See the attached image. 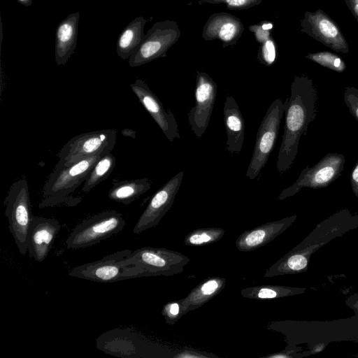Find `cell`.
Here are the masks:
<instances>
[{
  "instance_id": "obj_28",
  "label": "cell",
  "mask_w": 358,
  "mask_h": 358,
  "mask_svg": "<svg viewBox=\"0 0 358 358\" xmlns=\"http://www.w3.org/2000/svg\"><path fill=\"white\" fill-rule=\"evenodd\" d=\"M257 59L260 63L267 66H271L275 62L276 45L272 36L261 44Z\"/></svg>"
},
{
  "instance_id": "obj_24",
  "label": "cell",
  "mask_w": 358,
  "mask_h": 358,
  "mask_svg": "<svg viewBox=\"0 0 358 358\" xmlns=\"http://www.w3.org/2000/svg\"><path fill=\"white\" fill-rule=\"evenodd\" d=\"M225 231L220 227L199 228L189 232L184 239L187 246H205L220 240Z\"/></svg>"
},
{
  "instance_id": "obj_5",
  "label": "cell",
  "mask_w": 358,
  "mask_h": 358,
  "mask_svg": "<svg viewBox=\"0 0 358 358\" xmlns=\"http://www.w3.org/2000/svg\"><path fill=\"white\" fill-rule=\"evenodd\" d=\"M5 215L9 231L21 255L27 252V238L32 219L28 182L25 179L14 182L4 201Z\"/></svg>"
},
{
  "instance_id": "obj_18",
  "label": "cell",
  "mask_w": 358,
  "mask_h": 358,
  "mask_svg": "<svg viewBox=\"0 0 358 358\" xmlns=\"http://www.w3.org/2000/svg\"><path fill=\"white\" fill-rule=\"evenodd\" d=\"M294 217L263 224L243 232L236 241L240 252H250L264 246L280 235L292 222Z\"/></svg>"
},
{
  "instance_id": "obj_12",
  "label": "cell",
  "mask_w": 358,
  "mask_h": 358,
  "mask_svg": "<svg viewBox=\"0 0 358 358\" xmlns=\"http://www.w3.org/2000/svg\"><path fill=\"white\" fill-rule=\"evenodd\" d=\"M301 31L331 50L348 53L349 46L337 23L321 9L306 11L301 20Z\"/></svg>"
},
{
  "instance_id": "obj_6",
  "label": "cell",
  "mask_w": 358,
  "mask_h": 358,
  "mask_svg": "<svg viewBox=\"0 0 358 358\" xmlns=\"http://www.w3.org/2000/svg\"><path fill=\"white\" fill-rule=\"evenodd\" d=\"M125 226L122 215L106 210L80 222L66 238L68 249L90 247L121 231Z\"/></svg>"
},
{
  "instance_id": "obj_10",
  "label": "cell",
  "mask_w": 358,
  "mask_h": 358,
  "mask_svg": "<svg viewBox=\"0 0 358 358\" xmlns=\"http://www.w3.org/2000/svg\"><path fill=\"white\" fill-rule=\"evenodd\" d=\"M116 139V131L113 129L83 133L71 138L57 156L66 164L96 155L103 156L113 150Z\"/></svg>"
},
{
  "instance_id": "obj_31",
  "label": "cell",
  "mask_w": 358,
  "mask_h": 358,
  "mask_svg": "<svg viewBox=\"0 0 358 358\" xmlns=\"http://www.w3.org/2000/svg\"><path fill=\"white\" fill-rule=\"evenodd\" d=\"M343 98L350 114L358 121V90L355 87H346Z\"/></svg>"
},
{
  "instance_id": "obj_22",
  "label": "cell",
  "mask_w": 358,
  "mask_h": 358,
  "mask_svg": "<svg viewBox=\"0 0 358 358\" xmlns=\"http://www.w3.org/2000/svg\"><path fill=\"white\" fill-rule=\"evenodd\" d=\"M150 187L151 182L147 178L119 181L113 183L108 196L110 200L128 205L138 199Z\"/></svg>"
},
{
  "instance_id": "obj_32",
  "label": "cell",
  "mask_w": 358,
  "mask_h": 358,
  "mask_svg": "<svg viewBox=\"0 0 358 358\" xmlns=\"http://www.w3.org/2000/svg\"><path fill=\"white\" fill-rule=\"evenodd\" d=\"M211 355L194 350L186 349L173 356L174 358H206Z\"/></svg>"
},
{
  "instance_id": "obj_15",
  "label": "cell",
  "mask_w": 358,
  "mask_h": 358,
  "mask_svg": "<svg viewBox=\"0 0 358 358\" xmlns=\"http://www.w3.org/2000/svg\"><path fill=\"white\" fill-rule=\"evenodd\" d=\"M60 229L59 222L55 218L33 216L27 238L29 257L38 262H43Z\"/></svg>"
},
{
  "instance_id": "obj_34",
  "label": "cell",
  "mask_w": 358,
  "mask_h": 358,
  "mask_svg": "<svg viewBox=\"0 0 358 358\" xmlns=\"http://www.w3.org/2000/svg\"><path fill=\"white\" fill-rule=\"evenodd\" d=\"M347 7L358 22V0H344Z\"/></svg>"
},
{
  "instance_id": "obj_36",
  "label": "cell",
  "mask_w": 358,
  "mask_h": 358,
  "mask_svg": "<svg viewBox=\"0 0 358 358\" xmlns=\"http://www.w3.org/2000/svg\"><path fill=\"white\" fill-rule=\"evenodd\" d=\"M20 4L24 6H30L32 3L33 0H17Z\"/></svg>"
},
{
  "instance_id": "obj_21",
  "label": "cell",
  "mask_w": 358,
  "mask_h": 358,
  "mask_svg": "<svg viewBox=\"0 0 358 358\" xmlns=\"http://www.w3.org/2000/svg\"><path fill=\"white\" fill-rule=\"evenodd\" d=\"M146 22L143 16L136 17L121 31L117 41L116 51L122 59H129L142 42L145 35L144 28Z\"/></svg>"
},
{
  "instance_id": "obj_27",
  "label": "cell",
  "mask_w": 358,
  "mask_h": 358,
  "mask_svg": "<svg viewBox=\"0 0 358 358\" xmlns=\"http://www.w3.org/2000/svg\"><path fill=\"white\" fill-rule=\"evenodd\" d=\"M162 315L166 324L173 325L184 315L182 300L169 301L162 308Z\"/></svg>"
},
{
  "instance_id": "obj_25",
  "label": "cell",
  "mask_w": 358,
  "mask_h": 358,
  "mask_svg": "<svg viewBox=\"0 0 358 358\" xmlns=\"http://www.w3.org/2000/svg\"><path fill=\"white\" fill-rule=\"evenodd\" d=\"M291 289L278 285H258L241 290L243 297L251 299H272L289 294Z\"/></svg>"
},
{
  "instance_id": "obj_17",
  "label": "cell",
  "mask_w": 358,
  "mask_h": 358,
  "mask_svg": "<svg viewBox=\"0 0 358 358\" xmlns=\"http://www.w3.org/2000/svg\"><path fill=\"white\" fill-rule=\"evenodd\" d=\"M223 120L226 130L225 150L231 155L239 154L245 138V121L235 99L227 95L223 108Z\"/></svg>"
},
{
  "instance_id": "obj_19",
  "label": "cell",
  "mask_w": 358,
  "mask_h": 358,
  "mask_svg": "<svg viewBox=\"0 0 358 358\" xmlns=\"http://www.w3.org/2000/svg\"><path fill=\"white\" fill-rule=\"evenodd\" d=\"M79 11L62 20L55 31V58L57 65H64L74 53L77 45Z\"/></svg>"
},
{
  "instance_id": "obj_20",
  "label": "cell",
  "mask_w": 358,
  "mask_h": 358,
  "mask_svg": "<svg viewBox=\"0 0 358 358\" xmlns=\"http://www.w3.org/2000/svg\"><path fill=\"white\" fill-rule=\"evenodd\" d=\"M226 284V278L217 276L203 280L181 299L183 314L185 315L208 302L224 289Z\"/></svg>"
},
{
  "instance_id": "obj_16",
  "label": "cell",
  "mask_w": 358,
  "mask_h": 358,
  "mask_svg": "<svg viewBox=\"0 0 358 358\" xmlns=\"http://www.w3.org/2000/svg\"><path fill=\"white\" fill-rule=\"evenodd\" d=\"M243 31L244 26L238 17L228 13H216L204 24L202 37L206 41L219 40L223 47H228L237 43Z\"/></svg>"
},
{
  "instance_id": "obj_30",
  "label": "cell",
  "mask_w": 358,
  "mask_h": 358,
  "mask_svg": "<svg viewBox=\"0 0 358 358\" xmlns=\"http://www.w3.org/2000/svg\"><path fill=\"white\" fill-rule=\"evenodd\" d=\"M272 29L273 23L266 21L249 27V30L254 34L256 41L260 44L264 43L271 36V31Z\"/></svg>"
},
{
  "instance_id": "obj_3",
  "label": "cell",
  "mask_w": 358,
  "mask_h": 358,
  "mask_svg": "<svg viewBox=\"0 0 358 358\" xmlns=\"http://www.w3.org/2000/svg\"><path fill=\"white\" fill-rule=\"evenodd\" d=\"M131 252L123 250L97 261L76 266L69 271V275L99 282H113L143 277V271L128 259Z\"/></svg>"
},
{
  "instance_id": "obj_33",
  "label": "cell",
  "mask_w": 358,
  "mask_h": 358,
  "mask_svg": "<svg viewBox=\"0 0 358 358\" xmlns=\"http://www.w3.org/2000/svg\"><path fill=\"white\" fill-rule=\"evenodd\" d=\"M350 181L352 189L358 198V160L352 170Z\"/></svg>"
},
{
  "instance_id": "obj_29",
  "label": "cell",
  "mask_w": 358,
  "mask_h": 358,
  "mask_svg": "<svg viewBox=\"0 0 358 358\" xmlns=\"http://www.w3.org/2000/svg\"><path fill=\"white\" fill-rule=\"evenodd\" d=\"M262 0H203L208 3H222L230 10L248 9L262 3Z\"/></svg>"
},
{
  "instance_id": "obj_9",
  "label": "cell",
  "mask_w": 358,
  "mask_h": 358,
  "mask_svg": "<svg viewBox=\"0 0 358 358\" xmlns=\"http://www.w3.org/2000/svg\"><path fill=\"white\" fill-rule=\"evenodd\" d=\"M345 162V158L343 154H327L313 166H306L296 180L281 192L278 199L282 200L292 196L304 187L317 189L329 186L341 175Z\"/></svg>"
},
{
  "instance_id": "obj_4",
  "label": "cell",
  "mask_w": 358,
  "mask_h": 358,
  "mask_svg": "<svg viewBox=\"0 0 358 358\" xmlns=\"http://www.w3.org/2000/svg\"><path fill=\"white\" fill-rule=\"evenodd\" d=\"M285 103L276 99L268 108L257 130L252 155L245 176L255 180L266 166L276 140L282 116Z\"/></svg>"
},
{
  "instance_id": "obj_35",
  "label": "cell",
  "mask_w": 358,
  "mask_h": 358,
  "mask_svg": "<svg viewBox=\"0 0 358 358\" xmlns=\"http://www.w3.org/2000/svg\"><path fill=\"white\" fill-rule=\"evenodd\" d=\"M122 134L125 136H129L132 138H136V131L131 129H125L122 131Z\"/></svg>"
},
{
  "instance_id": "obj_7",
  "label": "cell",
  "mask_w": 358,
  "mask_h": 358,
  "mask_svg": "<svg viewBox=\"0 0 358 358\" xmlns=\"http://www.w3.org/2000/svg\"><path fill=\"white\" fill-rule=\"evenodd\" d=\"M128 259L143 271V277L180 274L190 262L180 252L150 246L132 251Z\"/></svg>"
},
{
  "instance_id": "obj_26",
  "label": "cell",
  "mask_w": 358,
  "mask_h": 358,
  "mask_svg": "<svg viewBox=\"0 0 358 358\" xmlns=\"http://www.w3.org/2000/svg\"><path fill=\"white\" fill-rule=\"evenodd\" d=\"M306 57L320 66L338 73L343 72L346 69V64L343 59L339 55L330 52L309 53Z\"/></svg>"
},
{
  "instance_id": "obj_1",
  "label": "cell",
  "mask_w": 358,
  "mask_h": 358,
  "mask_svg": "<svg viewBox=\"0 0 358 358\" xmlns=\"http://www.w3.org/2000/svg\"><path fill=\"white\" fill-rule=\"evenodd\" d=\"M317 93L308 76H296L290 87V96L285 103V122L276 169L280 174L293 165L298 153L299 141L306 134L310 122L316 115Z\"/></svg>"
},
{
  "instance_id": "obj_2",
  "label": "cell",
  "mask_w": 358,
  "mask_h": 358,
  "mask_svg": "<svg viewBox=\"0 0 358 358\" xmlns=\"http://www.w3.org/2000/svg\"><path fill=\"white\" fill-rule=\"evenodd\" d=\"M101 155L66 164L59 160L43 186L39 208L52 207L67 201L70 194L85 181L90 171Z\"/></svg>"
},
{
  "instance_id": "obj_23",
  "label": "cell",
  "mask_w": 358,
  "mask_h": 358,
  "mask_svg": "<svg viewBox=\"0 0 358 358\" xmlns=\"http://www.w3.org/2000/svg\"><path fill=\"white\" fill-rule=\"evenodd\" d=\"M115 165V157L110 152L99 157L87 177L82 188L84 193L88 192L106 179Z\"/></svg>"
},
{
  "instance_id": "obj_11",
  "label": "cell",
  "mask_w": 358,
  "mask_h": 358,
  "mask_svg": "<svg viewBox=\"0 0 358 358\" xmlns=\"http://www.w3.org/2000/svg\"><path fill=\"white\" fill-rule=\"evenodd\" d=\"M217 84L206 73L197 71L194 90L195 104L187 113V121L195 136L205 133L216 101Z\"/></svg>"
},
{
  "instance_id": "obj_14",
  "label": "cell",
  "mask_w": 358,
  "mask_h": 358,
  "mask_svg": "<svg viewBox=\"0 0 358 358\" xmlns=\"http://www.w3.org/2000/svg\"><path fill=\"white\" fill-rule=\"evenodd\" d=\"M130 87L166 138L170 142H173L175 138H180L173 113L164 108L159 99L150 90L148 85L143 80L136 79L130 85Z\"/></svg>"
},
{
  "instance_id": "obj_13",
  "label": "cell",
  "mask_w": 358,
  "mask_h": 358,
  "mask_svg": "<svg viewBox=\"0 0 358 358\" xmlns=\"http://www.w3.org/2000/svg\"><path fill=\"white\" fill-rule=\"evenodd\" d=\"M183 176L184 172L179 171L155 193L134 226V234H139L159 223L173 206Z\"/></svg>"
},
{
  "instance_id": "obj_8",
  "label": "cell",
  "mask_w": 358,
  "mask_h": 358,
  "mask_svg": "<svg viewBox=\"0 0 358 358\" xmlns=\"http://www.w3.org/2000/svg\"><path fill=\"white\" fill-rule=\"evenodd\" d=\"M180 35L181 32L176 22L165 20L155 22L129 58V66L137 67L166 57V52L178 40Z\"/></svg>"
}]
</instances>
